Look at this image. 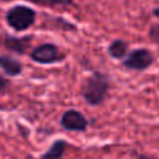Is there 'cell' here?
<instances>
[{"label":"cell","mask_w":159,"mask_h":159,"mask_svg":"<svg viewBox=\"0 0 159 159\" xmlns=\"http://www.w3.org/2000/svg\"><path fill=\"white\" fill-rule=\"evenodd\" d=\"M30 43H31V37L30 36H25V37L5 36V40H4V46L9 51L15 52L17 55L26 53V51L30 48Z\"/></svg>","instance_id":"cell-6"},{"label":"cell","mask_w":159,"mask_h":159,"mask_svg":"<svg viewBox=\"0 0 159 159\" xmlns=\"http://www.w3.org/2000/svg\"><path fill=\"white\" fill-rule=\"evenodd\" d=\"M67 147H68V143L66 140L57 139L40 157V159H62L63 158V154H65V152L67 149Z\"/></svg>","instance_id":"cell-8"},{"label":"cell","mask_w":159,"mask_h":159,"mask_svg":"<svg viewBox=\"0 0 159 159\" xmlns=\"http://www.w3.org/2000/svg\"><path fill=\"white\" fill-rule=\"evenodd\" d=\"M7 86H9V80H6L4 76L0 75V93H1L4 89H6Z\"/></svg>","instance_id":"cell-12"},{"label":"cell","mask_w":159,"mask_h":159,"mask_svg":"<svg viewBox=\"0 0 159 159\" xmlns=\"http://www.w3.org/2000/svg\"><path fill=\"white\" fill-rule=\"evenodd\" d=\"M66 55L60 50L58 46L51 42L41 43L30 52V58L40 65H55L65 60Z\"/></svg>","instance_id":"cell-3"},{"label":"cell","mask_w":159,"mask_h":159,"mask_svg":"<svg viewBox=\"0 0 159 159\" xmlns=\"http://www.w3.org/2000/svg\"><path fill=\"white\" fill-rule=\"evenodd\" d=\"M60 124L68 132H84L88 128V119L82 112L77 109H68L61 116Z\"/></svg>","instance_id":"cell-5"},{"label":"cell","mask_w":159,"mask_h":159,"mask_svg":"<svg viewBox=\"0 0 159 159\" xmlns=\"http://www.w3.org/2000/svg\"><path fill=\"white\" fill-rule=\"evenodd\" d=\"M30 1L35 5H40V6H48V0H26Z\"/></svg>","instance_id":"cell-13"},{"label":"cell","mask_w":159,"mask_h":159,"mask_svg":"<svg viewBox=\"0 0 159 159\" xmlns=\"http://www.w3.org/2000/svg\"><path fill=\"white\" fill-rule=\"evenodd\" d=\"M6 24L15 31H25L35 24L36 11L27 5H14L5 15Z\"/></svg>","instance_id":"cell-2"},{"label":"cell","mask_w":159,"mask_h":159,"mask_svg":"<svg viewBox=\"0 0 159 159\" xmlns=\"http://www.w3.org/2000/svg\"><path fill=\"white\" fill-rule=\"evenodd\" d=\"M109 77L102 72H93L89 75L82 87V97L87 104L97 107L104 102L109 91Z\"/></svg>","instance_id":"cell-1"},{"label":"cell","mask_w":159,"mask_h":159,"mask_svg":"<svg viewBox=\"0 0 159 159\" xmlns=\"http://www.w3.org/2000/svg\"><path fill=\"white\" fill-rule=\"evenodd\" d=\"M149 37L153 42L159 43V25H153L149 30Z\"/></svg>","instance_id":"cell-11"},{"label":"cell","mask_w":159,"mask_h":159,"mask_svg":"<svg viewBox=\"0 0 159 159\" xmlns=\"http://www.w3.org/2000/svg\"><path fill=\"white\" fill-rule=\"evenodd\" d=\"M154 63V56L153 53L144 47H138L132 50L125 58L123 60L122 65L132 71H145L147 68H149Z\"/></svg>","instance_id":"cell-4"},{"label":"cell","mask_w":159,"mask_h":159,"mask_svg":"<svg viewBox=\"0 0 159 159\" xmlns=\"http://www.w3.org/2000/svg\"><path fill=\"white\" fill-rule=\"evenodd\" d=\"M73 5V0H48V6L55 7V6H60V7H66V6H72Z\"/></svg>","instance_id":"cell-10"},{"label":"cell","mask_w":159,"mask_h":159,"mask_svg":"<svg viewBox=\"0 0 159 159\" xmlns=\"http://www.w3.org/2000/svg\"><path fill=\"white\" fill-rule=\"evenodd\" d=\"M0 70L9 77H16L22 72V63L9 55H0Z\"/></svg>","instance_id":"cell-7"},{"label":"cell","mask_w":159,"mask_h":159,"mask_svg":"<svg viewBox=\"0 0 159 159\" xmlns=\"http://www.w3.org/2000/svg\"><path fill=\"white\" fill-rule=\"evenodd\" d=\"M134 159H158V158H153V157H149V155H145V154H139V153H135Z\"/></svg>","instance_id":"cell-14"},{"label":"cell","mask_w":159,"mask_h":159,"mask_svg":"<svg viewBox=\"0 0 159 159\" xmlns=\"http://www.w3.org/2000/svg\"><path fill=\"white\" fill-rule=\"evenodd\" d=\"M107 51L112 58L123 60L128 55V43L122 39H116L109 43Z\"/></svg>","instance_id":"cell-9"},{"label":"cell","mask_w":159,"mask_h":159,"mask_svg":"<svg viewBox=\"0 0 159 159\" xmlns=\"http://www.w3.org/2000/svg\"><path fill=\"white\" fill-rule=\"evenodd\" d=\"M153 15H154L155 17H158V19H159V7L153 9Z\"/></svg>","instance_id":"cell-15"}]
</instances>
